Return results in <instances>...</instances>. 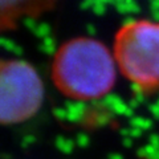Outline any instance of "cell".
<instances>
[{"instance_id":"2","label":"cell","mask_w":159,"mask_h":159,"mask_svg":"<svg viewBox=\"0 0 159 159\" xmlns=\"http://www.w3.org/2000/svg\"><path fill=\"white\" fill-rule=\"evenodd\" d=\"M113 54L118 72L139 90L159 86V21L129 20L114 36Z\"/></svg>"},{"instance_id":"1","label":"cell","mask_w":159,"mask_h":159,"mask_svg":"<svg viewBox=\"0 0 159 159\" xmlns=\"http://www.w3.org/2000/svg\"><path fill=\"white\" fill-rule=\"evenodd\" d=\"M117 62L101 40L77 36L61 43L51 61V78L57 92L72 101H97L116 86Z\"/></svg>"},{"instance_id":"3","label":"cell","mask_w":159,"mask_h":159,"mask_svg":"<svg viewBox=\"0 0 159 159\" xmlns=\"http://www.w3.org/2000/svg\"><path fill=\"white\" fill-rule=\"evenodd\" d=\"M45 99V85L34 65L23 58H0V126L31 121Z\"/></svg>"},{"instance_id":"4","label":"cell","mask_w":159,"mask_h":159,"mask_svg":"<svg viewBox=\"0 0 159 159\" xmlns=\"http://www.w3.org/2000/svg\"><path fill=\"white\" fill-rule=\"evenodd\" d=\"M60 0H0V36L11 33L25 20L51 13Z\"/></svg>"}]
</instances>
